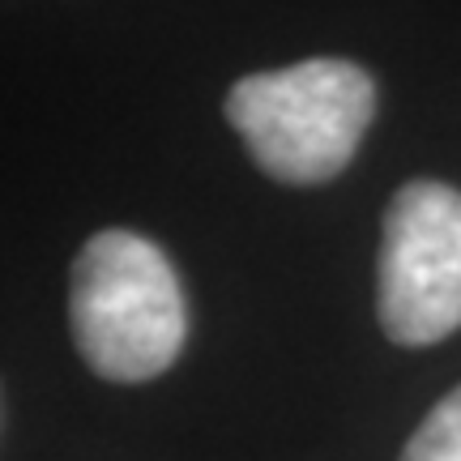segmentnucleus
Segmentation results:
<instances>
[{"label":"nucleus","mask_w":461,"mask_h":461,"mask_svg":"<svg viewBox=\"0 0 461 461\" xmlns=\"http://www.w3.org/2000/svg\"><path fill=\"white\" fill-rule=\"evenodd\" d=\"M376 112V86L350 60H303L230 86L227 120L282 184H325L355 158Z\"/></svg>","instance_id":"f03ea898"},{"label":"nucleus","mask_w":461,"mask_h":461,"mask_svg":"<svg viewBox=\"0 0 461 461\" xmlns=\"http://www.w3.org/2000/svg\"><path fill=\"white\" fill-rule=\"evenodd\" d=\"M68 312L82 359L120 384L167 372L188 333L176 269L132 230H99L77 252Z\"/></svg>","instance_id":"f257e3e1"},{"label":"nucleus","mask_w":461,"mask_h":461,"mask_svg":"<svg viewBox=\"0 0 461 461\" xmlns=\"http://www.w3.org/2000/svg\"><path fill=\"white\" fill-rule=\"evenodd\" d=\"M380 325L402 346L461 330V193L414 180L393 197L380 244Z\"/></svg>","instance_id":"7ed1b4c3"},{"label":"nucleus","mask_w":461,"mask_h":461,"mask_svg":"<svg viewBox=\"0 0 461 461\" xmlns=\"http://www.w3.org/2000/svg\"><path fill=\"white\" fill-rule=\"evenodd\" d=\"M402 461H461V384L419 423Z\"/></svg>","instance_id":"20e7f679"}]
</instances>
